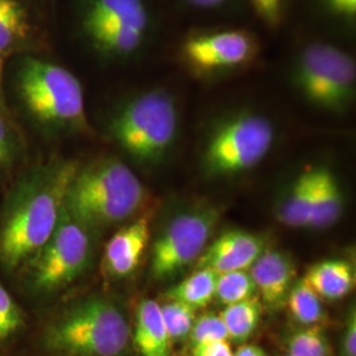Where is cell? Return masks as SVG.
Listing matches in <instances>:
<instances>
[{
  "label": "cell",
  "instance_id": "26",
  "mask_svg": "<svg viewBox=\"0 0 356 356\" xmlns=\"http://www.w3.org/2000/svg\"><path fill=\"white\" fill-rule=\"evenodd\" d=\"M160 307L172 343L188 338L198 310L172 300H166L165 304L160 305Z\"/></svg>",
  "mask_w": 356,
  "mask_h": 356
},
{
  "label": "cell",
  "instance_id": "9",
  "mask_svg": "<svg viewBox=\"0 0 356 356\" xmlns=\"http://www.w3.org/2000/svg\"><path fill=\"white\" fill-rule=\"evenodd\" d=\"M294 83L307 102L342 111L355 95V61L335 45L312 42L300 54Z\"/></svg>",
  "mask_w": 356,
  "mask_h": 356
},
{
  "label": "cell",
  "instance_id": "10",
  "mask_svg": "<svg viewBox=\"0 0 356 356\" xmlns=\"http://www.w3.org/2000/svg\"><path fill=\"white\" fill-rule=\"evenodd\" d=\"M218 220L219 214L213 207L184 211L170 219L153 244V277H170L198 260L207 247Z\"/></svg>",
  "mask_w": 356,
  "mask_h": 356
},
{
  "label": "cell",
  "instance_id": "11",
  "mask_svg": "<svg viewBox=\"0 0 356 356\" xmlns=\"http://www.w3.org/2000/svg\"><path fill=\"white\" fill-rule=\"evenodd\" d=\"M254 51V38L242 29L194 35L182 48L186 61L204 72L239 66L252 57Z\"/></svg>",
  "mask_w": 356,
  "mask_h": 356
},
{
  "label": "cell",
  "instance_id": "37",
  "mask_svg": "<svg viewBox=\"0 0 356 356\" xmlns=\"http://www.w3.org/2000/svg\"><path fill=\"white\" fill-rule=\"evenodd\" d=\"M282 356H292V355H291V354H285V355H282Z\"/></svg>",
  "mask_w": 356,
  "mask_h": 356
},
{
  "label": "cell",
  "instance_id": "32",
  "mask_svg": "<svg viewBox=\"0 0 356 356\" xmlns=\"http://www.w3.org/2000/svg\"><path fill=\"white\" fill-rule=\"evenodd\" d=\"M329 13L346 20L354 19L356 15V0H322Z\"/></svg>",
  "mask_w": 356,
  "mask_h": 356
},
{
  "label": "cell",
  "instance_id": "33",
  "mask_svg": "<svg viewBox=\"0 0 356 356\" xmlns=\"http://www.w3.org/2000/svg\"><path fill=\"white\" fill-rule=\"evenodd\" d=\"M185 3L191 4V7L202 8V10H216L227 4L229 0H184Z\"/></svg>",
  "mask_w": 356,
  "mask_h": 356
},
{
  "label": "cell",
  "instance_id": "35",
  "mask_svg": "<svg viewBox=\"0 0 356 356\" xmlns=\"http://www.w3.org/2000/svg\"><path fill=\"white\" fill-rule=\"evenodd\" d=\"M4 60L6 56L0 53V103L4 104V98H3V90H1V83H3V73H4ZM6 106V104H4Z\"/></svg>",
  "mask_w": 356,
  "mask_h": 356
},
{
  "label": "cell",
  "instance_id": "12",
  "mask_svg": "<svg viewBox=\"0 0 356 356\" xmlns=\"http://www.w3.org/2000/svg\"><path fill=\"white\" fill-rule=\"evenodd\" d=\"M263 239L245 231H227L204 248L197 268H207L216 273L247 270L263 252Z\"/></svg>",
  "mask_w": 356,
  "mask_h": 356
},
{
  "label": "cell",
  "instance_id": "27",
  "mask_svg": "<svg viewBox=\"0 0 356 356\" xmlns=\"http://www.w3.org/2000/svg\"><path fill=\"white\" fill-rule=\"evenodd\" d=\"M24 325V316L0 282V344L8 342Z\"/></svg>",
  "mask_w": 356,
  "mask_h": 356
},
{
  "label": "cell",
  "instance_id": "16",
  "mask_svg": "<svg viewBox=\"0 0 356 356\" xmlns=\"http://www.w3.org/2000/svg\"><path fill=\"white\" fill-rule=\"evenodd\" d=\"M313 170V204L310 229H326L339 220L343 213V194L329 168Z\"/></svg>",
  "mask_w": 356,
  "mask_h": 356
},
{
  "label": "cell",
  "instance_id": "15",
  "mask_svg": "<svg viewBox=\"0 0 356 356\" xmlns=\"http://www.w3.org/2000/svg\"><path fill=\"white\" fill-rule=\"evenodd\" d=\"M134 343L141 356H169L172 341L157 301L144 300L138 306Z\"/></svg>",
  "mask_w": 356,
  "mask_h": 356
},
{
  "label": "cell",
  "instance_id": "7",
  "mask_svg": "<svg viewBox=\"0 0 356 356\" xmlns=\"http://www.w3.org/2000/svg\"><path fill=\"white\" fill-rule=\"evenodd\" d=\"M89 227L70 216L64 207L51 238L24 267L26 282L38 294L63 289L78 279L91 257Z\"/></svg>",
  "mask_w": 356,
  "mask_h": 356
},
{
  "label": "cell",
  "instance_id": "13",
  "mask_svg": "<svg viewBox=\"0 0 356 356\" xmlns=\"http://www.w3.org/2000/svg\"><path fill=\"white\" fill-rule=\"evenodd\" d=\"M151 235V216L138 218L116 231L104 247L103 268L108 276L126 277L140 263Z\"/></svg>",
  "mask_w": 356,
  "mask_h": 356
},
{
  "label": "cell",
  "instance_id": "3",
  "mask_svg": "<svg viewBox=\"0 0 356 356\" xmlns=\"http://www.w3.org/2000/svg\"><path fill=\"white\" fill-rule=\"evenodd\" d=\"M145 200V188L134 170L116 157H104L78 168L65 209L90 229H101L135 216Z\"/></svg>",
  "mask_w": 356,
  "mask_h": 356
},
{
  "label": "cell",
  "instance_id": "19",
  "mask_svg": "<svg viewBox=\"0 0 356 356\" xmlns=\"http://www.w3.org/2000/svg\"><path fill=\"white\" fill-rule=\"evenodd\" d=\"M313 204V170L309 169L293 182L279 207L277 218L293 229H306L310 223Z\"/></svg>",
  "mask_w": 356,
  "mask_h": 356
},
{
  "label": "cell",
  "instance_id": "18",
  "mask_svg": "<svg viewBox=\"0 0 356 356\" xmlns=\"http://www.w3.org/2000/svg\"><path fill=\"white\" fill-rule=\"evenodd\" d=\"M32 35V24L22 0H0V53L6 57L22 51Z\"/></svg>",
  "mask_w": 356,
  "mask_h": 356
},
{
  "label": "cell",
  "instance_id": "29",
  "mask_svg": "<svg viewBox=\"0 0 356 356\" xmlns=\"http://www.w3.org/2000/svg\"><path fill=\"white\" fill-rule=\"evenodd\" d=\"M259 17L268 24L275 26L280 23L284 0H251Z\"/></svg>",
  "mask_w": 356,
  "mask_h": 356
},
{
  "label": "cell",
  "instance_id": "14",
  "mask_svg": "<svg viewBox=\"0 0 356 356\" xmlns=\"http://www.w3.org/2000/svg\"><path fill=\"white\" fill-rule=\"evenodd\" d=\"M263 304L277 309L286 302L296 279L292 259L277 250H263L248 269Z\"/></svg>",
  "mask_w": 356,
  "mask_h": 356
},
{
  "label": "cell",
  "instance_id": "20",
  "mask_svg": "<svg viewBox=\"0 0 356 356\" xmlns=\"http://www.w3.org/2000/svg\"><path fill=\"white\" fill-rule=\"evenodd\" d=\"M216 277L218 273L214 270L198 268L191 276L168 289L165 298L201 310L216 298Z\"/></svg>",
  "mask_w": 356,
  "mask_h": 356
},
{
  "label": "cell",
  "instance_id": "2",
  "mask_svg": "<svg viewBox=\"0 0 356 356\" xmlns=\"http://www.w3.org/2000/svg\"><path fill=\"white\" fill-rule=\"evenodd\" d=\"M13 85L19 102L38 127L53 134L89 131L83 89L64 66L26 56L16 65Z\"/></svg>",
  "mask_w": 356,
  "mask_h": 356
},
{
  "label": "cell",
  "instance_id": "21",
  "mask_svg": "<svg viewBox=\"0 0 356 356\" xmlns=\"http://www.w3.org/2000/svg\"><path fill=\"white\" fill-rule=\"evenodd\" d=\"M229 332V339L247 341L257 329L263 316V304L257 296L236 304L225 306L219 313Z\"/></svg>",
  "mask_w": 356,
  "mask_h": 356
},
{
  "label": "cell",
  "instance_id": "30",
  "mask_svg": "<svg viewBox=\"0 0 356 356\" xmlns=\"http://www.w3.org/2000/svg\"><path fill=\"white\" fill-rule=\"evenodd\" d=\"M193 356H234L229 341H214L193 346Z\"/></svg>",
  "mask_w": 356,
  "mask_h": 356
},
{
  "label": "cell",
  "instance_id": "17",
  "mask_svg": "<svg viewBox=\"0 0 356 356\" xmlns=\"http://www.w3.org/2000/svg\"><path fill=\"white\" fill-rule=\"evenodd\" d=\"M321 298L338 301L348 296L355 285V273L350 263L329 259L309 268L304 276Z\"/></svg>",
  "mask_w": 356,
  "mask_h": 356
},
{
  "label": "cell",
  "instance_id": "4",
  "mask_svg": "<svg viewBox=\"0 0 356 356\" xmlns=\"http://www.w3.org/2000/svg\"><path fill=\"white\" fill-rule=\"evenodd\" d=\"M129 335L120 309L106 298L91 297L53 321L44 334V344L63 355L122 356Z\"/></svg>",
  "mask_w": 356,
  "mask_h": 356
},
{
  "label": "cell",
  "instance_id": "31",
  "mask_svg": "<svg viewBox=\"0 0 356 356\" xmlns=\"http://www.w3.org/2000/svg\"><path fill=\"white\" fill-rule=\"evenodd\" d=\"M343 356H356V312L353 307L348 313L346 329H344L343 346H342Z\"/></svg>",
  "mask_w": 356,
  "mask_h": 356
},
{
  "label": "cell",
  "instance_id": "8",
  "mask_svg": "<svg viewBox=\"0 0 356 356\" xmlns=\"http://www.w3.org/2000/svg\"><path fill=\"white\" fill-rule=\"evenodd\" d=\"M275 141V128L267 118L243 113L216 128L204 147L202 166L211 177L247 172L263 161Z\"/></svg>",
  "mask_w": 356,
  "mask_h": 356
},
{
  "label": "cell",
  "instance_id": "28",
  "mask_svg": "<svg viewBox=\"0 0 356 356\" xmlns=\"http://www.w3.org/2000/svg\"><path fill=\"white\" fill-rule=\"evenodd\" d=\"M193 346L214 342V341H229V332L225 322L216 313H206L197 317L189 334Z\"/></svg>",
  "mask_w": 356,
  "mask_h": 356
},
{
  "label": "cell",
  "instance_id": "36",
  "mask_svg": "<svg viewBox=\"0 0 356 356\" xmlns=\"http://www.w3.org/2000/svg\"><path fill=\"white\" fill-rule=\"evenodd\" d=\"M0 110H1V111H6V106L1 104V103H0ZM6 113H7V111H6Z\"/></svg>",
  "mask_w": 356,
  "mask_h": 356
},
{
  "label": "cell",
  "instance_id": "23",
  "mask_svg": "<svg viewBox=\"0 0 356 356\" xmlns=\"http://www.w3.org/2000/svg\"><path fill=\"white\" fill-rule=\"evenodd\" d=\"M257 296L254 280L247 270L219 273L216 277V300L222 305L236 304Z\"/></svg>",
  "mask_w": 356,
  "mask_h": 356
},
{
  "label": "cell",
  "instance_id": "22",
  "mask_svg": "<svg viewBox=\"0 0 356 356\" xmlns=\"http://www.w3.org/2000/svg\"><path fill=\"white\" fill-rule=\"evenodd\" d=\"M286 304L293 318L300 325H319V322L325 317L322 298L304 277L293 282L286 297Z\"/></svg>",
  "mask_w": 356,
  "mask_h": 356
},
{
  "label": "cell",
  "instance_id": "25",
  "mask_svg": "<svg viewBox=\"0 0 356 356\" xmlns=\"http://www.w3.org/2000/svg\"><path fill=\"white\" fill-rule=\"evenodd\" d=\"M288 350L292 356H330V344L319 325L293 332L288 339Z\"/></svg>",
  "mask_w": 356,
  "mask_h": 356
},
{
  "label": "cell",
  "instance_id": "6",
  "mask_svg": "<svg viewBox=\"0 0 356 356\" xmlns=\"http://www.w3.org/2000/svg\"><path fill=\"white\" fill-rule=\"evenodd\" d=\"M78 23L94 51L123 58L140 51L151 36L153 15L147 0H81Z\"/></svg>",
  "mask_w": 356,
  "mask_h": 356
},
{
  "label": "cell",
  "instance_id": "1",
  "mask_svg": "<svg viewBox=\"0 0 356 356\" xmlns=\"http://www.w3.org/2000/svg\"><path fill=\"white\" fill-rule=\"evenodd\" d=\"M78 168L73 160L51 157L13 182L0 213V266L7 272L24 267L51 238Z\"/></svg>",
  "mask_w": 356,
  "mask_h": 356
},
{
  "label": "cell",
  "instance_id": "5",
  "mask_svg": "<svg viewBox=\"0 0 356 356\" xmlns=\"http://www.w3.org/2000/svg\"><path fill=\"white\" fill-rule=\"evenodd\" d=\"M176 103L164 90H151L124 103L108 122V135L144 165L161 163L177 138Z\"/></svg>",
  "mask_w": 356,
  "mask_h": 356
},
{
  "label": "cell",
  "instance_id": "24",
  "mask_svg": "<svg viewBox=\"0 0 356 356\" xmlns=\"http://www.w3.org/2000/svg\"><path fill=\"white\" fill-rule=\"evenodd\" d=\"M24 154L19 131L6 111L0 110V181L11 175Z\"/></svg>",
  "mask_w": 356,
  "mask_h": 356
},
{
  "label": "cell",
  "instance_id": "34",
  "mask_svg": "<svg viewBox=\"0 0 356 356\" xmlns=\"http://www.w3.org/2000/svg\"><path fill=\"white\" fill-rule=\"evenodd\" d=\"M234 356H268V354L256 344H243L234 353Z\"/></svg>",
  "mask_w": 356,
  "mask_h": 356
}]
</instances>
